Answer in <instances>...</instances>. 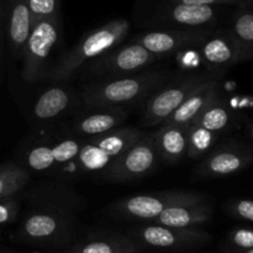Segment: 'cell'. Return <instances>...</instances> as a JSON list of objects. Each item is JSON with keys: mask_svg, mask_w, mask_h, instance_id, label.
Instances as JSON below:
<instances>
[{"mask_svg": "<svg viewBox=\"0 0 253 253\" xmlns=\"http://www.w3.org/2000/svg\"><path fill=\"white\" fill-rule=\"evenodd\" d=\"M237 7L230 31L237 46L240 63H242L253 57V11L252 4L247 2H242Z\"/></svg>", "mask_w": 253, "mask_h": 253, "instance_id": "obj_24", "label": "cell"}, {"mask_svg": "<svg viewBox=\"0 0 253 253\" xmlns=\"http://www.w3.org/2000/svg\"><path fill=\"white\" fill-rule=\"evenodd\" d=\"M78 214L57 208L30 207L14 234L19 244L35 247H64L73 241Z\"/></svg>", "mask_w": 253, "mask_h": 253, "instance_id": "obj_2", "label": "cell"}, {"mask_svg": "<svg viewBox=\"0 0 253 253\" xmlns=\"http://www.w3.org/2000/svg\"><path fill=\"white\" fill-rule=\"evenodd\" d=\"M212 72L184 74L177 77L169 84H162L156 89L146 104L142 121L146 126H157L165 123L187 96L208 79L216 77Z\"/></svg>", "mask_w": 253, "mask_h": 253, "instance_id": "obj_9", "label": "cell"}, {"mask_svg": "<svg viewBox=\"0 0 253 253\" xmlns=\"http://www.w3.org/2000/svg\"><path fill=\"white\" fill-rule=\"evenodd\" d=\"M170 2H182V4H197V5H211V6H220V5H237L242 4L244 0H169Z\"/></svg>", "mask_w": 253, "mask_h": 253, "instance_id": "obj_32", "label": "cell"}, {"mask_svg": "<svg viewBox=\"0 0 253 253\" xmlns=\"http://www.w3.org/2000/svg\"><path fill=\"white\" fill-rule=\"evenodd\" d=\"M219 96V81L216 76L208 79L197 89H194L165 123L189 126L193 120L199 115L200 111Z\"/></svg>", "mask_w": 253, "mask_h": 253, "instance_id": "obj_18", "label": "cell"}, {"mask_svg": "<svg viewBox=\"0 0 253 253\" xmlns=\"http://www.w3.org/2000/svg\"><path fill=\"white\" fill-rule=\"evenodd\" d=\"M225 211L230 217L237 221L249 224L253 221V202L251 199L229 200L225 204Z\"/></svg>", "mask_w": 253, "mask_h": 253, "instance_id": "obj_29", "label": "cell"}, {"mask_svg": "<svg viewBox=\"0 0 253 253\" xmlns=\"http://www.w3.org/2000/svg\"><path fill=\"white\" fill-rule=\"evenodd\" d=\"M219 136V133L212 132L208 128L192 123L188 126L187 157H189L190 160L204 158L216 146Z\"/></svg>", "mask_w": 253, "mask_h": 253, "instance_id": "obj_26", "label": "cell"}, {"mask_svg": "<svg viewBox=\"0 0 253 253\" xmlns=\"http://www.w3.org/2000/svg\"><path fill=\"white\" fill-rule=\"evenodd\" d=\"M143 253H146V252H143Z\"/></svg>", "mask_w": 253, "mask_h": 253, "instance_id": "obj_37", "label": "cell"}, {"mask_svg": "<svg viewBox=\"0 0 253 253\" xmlns=\"http://www.w3.org/2000/svg\"><path fill=\"white\" fill-rule=\"evenodd\" d=\"M167 72H137L103 78L82 88L79 98L88 108H121L135 105L168 81Z\"/></svg>", "mask_w": 253, "mask_h": 253, "instance_id": "obj_1", "label": "cell"}, {"mask_svg": "<svg viewBox=\"0 0 253 253\" xmlns=\"http://www.w3.org/2000/svg\"><path fill=\"white\" fill-rule=\"evenodd\" d=\"M127 235L147 250L165 253H194L209 246L212 241L211 234L202 227L184 229L155 222H142L128 230Z\"/></svg>", "mask_w": 253, "mask_h": 253, "instance_id": "obj_5", "label": "cell"}, {"mask_svg": "<svg viewBox=\"0 0 253 253\" xmlns=\"http://www.w3.org/2000/svg\"><path fill=\"white\" fill-rule=\"evenodd\" d=\"M221 253H253V249H247V250H237V249H232V247L224 246L221 247Z\"/></svg>", "mask_w": 253, "mask_h": 253, "instance_id": "obj_33", "label": "cell"}, {"mask_svg": "<svg viewBox=\"0 0 253 253\" xmlns=\"http://www.w3.org/2000/svg\"><path fill=\"white\" fill-rule=\"evenodd\" d=\"M0 62H1V43H0Z\"/></svg>", "mask_w": 253, "mask_h": 253, "instance_id": "obj_34", "label": "cell"}, {"mask_svg": "<svg viewBox=\"0 0 253 253\" xmlns=\"http://www.w3.org/2000/svg\"><path fill=\"white\" fill-rule=\"evenodd\" d=\"M220 10L211 5L182 4L172 2L167 9L165 19L180 27L192 30H209L219 19Z\"/></svg>", "mask_w": 253, "mask_h": 253, "instance_id": "obj_22", "label": "cell"}, {"mask_svg": "<svg viewBox=\"0 0 253 253\" xmlns=\"http://www.w3.org/2000/svg\"><path fill=\"white\" fill-rule=\"evenodd\" d=\"M148 250L128 236L114 231H98L86 235L63 253H143Z\"/></svg>", "mask_w": 253, "mask_h": 253, "instance_id": "obj_15", "label": "cell"}, {"mask_svg": "<svg viewBox=\"0 0 253 253\" xmlns=\"http://www.w3.org/2000/svg\"><path fill=\"white\" fill-rule=\"evenodd\" d=\"M234 121L235 115L219 96L200 111L199 115L193 120V124L221 135L234 126Z\"/></svg>", "mask_w": 253, "mask_h": 253, "instance_id": "obj_25", "label": "cell"}, {"mask_svg": "<svg viewBox=\"0 0 253 253\" xmlns=\"http://www.w3.org/2000/svg\"><path fill=\"white\" fill-rule=\"evenodd\" d=\"M30 182V173L20 163L0 166V199L17 195Z\"/></svg>", "mask_w": 253, "mask_h": 253, "instance_id": "obj_27", "label": "cell"}, {"mask_svg": "<svg viewBox=\"0 0 253 253\" xmlns=\"http://www.w3.org/2000/svg\"><path fill=\"white\" fill-rule=\"evenodd\" d=\"M210 30L165 29L143 32L133 41L145 47L158 58L168 57L187 48H198L205 34Z\"/></svg>", "mask_w": 253, "mask_h": 253, "instance_id": "obj_13", "label": "cell"}, {"mask_svg": "<svg viewBox=\"0 0 253 253\" xmlns=\"http://www.w3.org/2000/svg\"><path fill=\"white\" fill-rule=\"evenodd\" d=\"M251 163V148L237 141H229L212 148L199 163L195 174L202 178L229 177L245 170Z\"/></svg>", "mask_w": 253, "mask_h": 253, "instance_id": "obj_12", "label": "cell"}, {"mask_svg": "<svg viewBox=\"0 0 253 253\" xmlns=\"http://www.w3.org/2000/svg\"><path fill=\"white\" fill-rule=\"evenodd\" d=\"M158 162L155 137L143 133L103 170V175L110 182H130L151 174L157 168Z\"/></svg>", "mask_w": 253, "mask_h": 253, "instance_id": "obj_10", "label": "cell"}, {"mask_svg": "<svg viewBox=\"0 0 253 253\" xmlns=\"http://www.w3.org/2000/svg\"><path fill=\"white\" fill-rule=\"evenodd\" d=\"M142 135L143 132L138 128L120 126L104 135L86 138L78 156L58 170H63L66 174L69 173L73 177L103 172Z\"/></svg>", "mask_w": 253, "mask_h": 253, "instance_id": "obj_4", "label": "cell"}, {"mask_svg": "<svg viewBox=\"0 0 253 253\" xmlns=\"http://www.w3.org/2000/svg\"><path fill=\"white\" fill-rule=\"evenodd\" d=\"M214 216V205L210 200H198L172 205L163 210L152 222L172 227L194 229L209 224Z\"/></svg>", "mask_w": 253, "mask_h": 253, "instance_id": "obj_17", "label": "cell"}, {"mask_svg": "<svg viewBox=\"0 0 253 253\" xmlns=\"http://www.w3.org/2000/svg\"><path fill=\"white\" fill-rule=\"evenodd\" d=\"M31 26L44 19L59 16L61 0H27Z\"/></svg>", "mask_w": 253, "mask_h": 253, "instance_id": "obj_28", "label": "cell"}, {"mask_svg": "<svg viewBox=\"0 0 253 253\" xmlns=\"http://www.w3.org/2000/svg\"><path fill=\"white\" fill-rule=\"evenodd\" d=\"M20 212V200L16 195L0 199V225L12 224Z\"/></svg>", "mask_w": 253, "mask_h": 253, "instance_id": "obj_31", "label": "cell"}, {"mask_svg": "<svg viewBox=\"0 0 253 253\" xmlns=\"http://www.w3.org/2000/svg\"><path fill=\"white\" fill-rule=\"evenodd\" d=\"M128 30L130 22L125 19L111 20L96 27L86 34L71 51L64 53L53 67L47 69L43 79L52 82L69 81L84 64L120 44L127 36Z\"/></svg>", "mask_w": 253, "mask_h": 253, "instance_id": "obj_3", "label": "cell"}, {"mask_svg": "<svg viewBox=\"0 0 253 253\" xmlns=\"http://www.w3.org/2000/svg\"><path fill=\"white\" fill-rule=\"evenodd\" d=\"M62 35L59 16L44 19L31 26L29 39L22 53L21 77L25 82L43 79L47 62L56 48Z\"/></svg>", "mask_w": 253, "mask_h": 253, "instance_id": "obj_7", "label": "cell"}, {"mask_svg": "<svg viewBox=\"0 0 253 253\" xmlns=\"http://www.w3.org/2000/svg\"><path fill=\"white\" fill-rule=\"evenodd\" d=\"M0 12H1V2H0Z\"/></svg>", "mask_w": 253, "mask_h": 253, "instance_id": "obj_35", "label": "cell"}, {"mask_svg": "<svg viewBox=\"0 0 253 253\" xmlns=\"http://www.w3.org/2000/svg\"><path fill=\"white\" fill-rule=\"evenodd\" d=\"M155 137L158 158L167 165H175L187 157L188 126L177 124H161Z\"/></svg>", "mask_w": 253, "mask_h": 253, "instance_id": "obj_21", "label": "cell"}, {"mask_svg": "<svg viewBox=\"0 0 253 253\" xmlns=\"http://www.w3.org/2000/svg\"><path fill=\"white\" fill-rule=\"evenodd\" d=\"M34 253H37V252H34Z\"/></svg>", "mask_w": 253, "mask_h": 253, "instance_id": "obj_36", "label": "cell"}, {"mask_svg": "<svg viewBox=\"0 0 253 253\" xmlns=\"http://www.w3.org/2000/svg\"><path fill=\"white\" fill-rule=\"evenodd\" d=\"M91 113L77 116L71 124V133L79 137L90 138L104 135L124 125L127 113L121 108H89Z\"/></svg>", "mask_w": 253, "mask_h": 253, "instance_id": "obj_16", "label": "cell"}, {"mask_svg": "<svg viewBox=\"0 0 253 253\" xmlns=\"http://www.w3.org/2000/svg\"><path fill=\"white\" fill-rule=\"evenodd\" d=\"M158 57L150 53L137 42L118 44L98 58L84 64L83 74L91 78H114L140 72L158 61Z\"/></svg>", "mask_w": 253, "mask_h": 253, "instance_id": "obj_8", "label": "cell"}, {"mask_svg": "<svg viewBox=\"0 0 253 253\" xmlns=\"http://www.w3.org/2000/svg\"><path fill=\"white\" fill-rule=\"evenodd\" d=\"M84 141L71 133L56 140L36 142L25 151L20 165L29 173H56L78 156Z\"/></svg>", "mask_w": 253, "mask_h": 253, "instance_id": "obj_11", "label": "cell"}, {"mask_svg": "<svg viewBox=\"0 0 253 253\" xmlns=\"http://www.w3.org/2000/svg\"><path fill=\"white\" fill-rule=\"evenodd\" d=\"M76 91L66 85H53L42 91L32 109V118L39 123H47L59 118L74 108Z\"/></svg>", "mask_w": 253, "mask_h": 253, "instance_id": "obj_19", "label": "cell"}, {"mask_svg": "<svg viewBox=\"0 0 253 253\" xmlns=\"http://www.w3.org/2000/svg\"><path fill=\"white\" fill-rule=\"evenodd\" d=\"M198 48L203 62L212 73L219 74L240 63L239 51L230 30L208 31Z\"/></svg>", "mask_w": 253, "mask_h": 253, "instance_id": "obj_14", "label": "cell"}, {"mask_svg": "<svg viewBox=\"0 0 253 253\" xmlns=\"http://www.w3.org/2000/svg\"><path fill=\"white\" fill-rule=\"evenodd\" d=\"M30 31H31V19H30L27 0H10L6 32L10 51L15 58H22Z\"/></svg>", "mask_w": 253, "mask_h": 253, "instance_id": "obj_23", "label": "cell"}, {"mask_svg": "<svg viewBox=\"0 0 253 253\" xmlns=\"http://www.w3.org/2000/svg\"><path fill=\"white\" fill-rule=\"evenodd\" d=\"M25 199L30 207L57 208L78 214L86 207V202L78 193L62 185L43 184L39 188L30 190Z\"/></svg>", "mask_w": 253, "mask_h": 253, "instance_id": "obj_20", "label": "cell"}, {"mask_svg": "<svg viewBox=\"0 0 253 253\" xmlns=\"http://www.w3.org/2000/svg\"><path fill=\"white\" fill-rule=\"evenodd\" d=\"M226 246L237 250L253 249V231L251 227H234L227 232Z\"/></svg>", "mask_w": 253, "mask_h": 253, "instance_id": "obj_30", "label": "cell"}, {"mask_svg": "<svg viewBox=\"0 0 253 253\" xmlns=\"http://www.w3.org/2000/svg\"><path fill=\"white\" fill-rule=\"evenodd\" d=\"M207 194L192 190H166L123 198L109 207L111 216L126 221L152 222L161 212L172 205L207 199Z\"/></svg>", "mask_w": 253, "mask_h": 253, "instance_id": "obj_6", "label": "cell"}]
</instances>
